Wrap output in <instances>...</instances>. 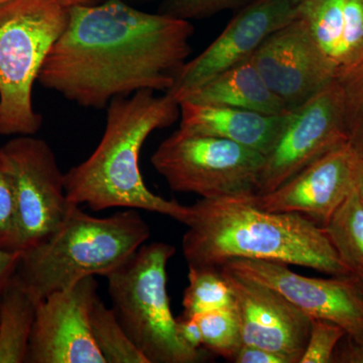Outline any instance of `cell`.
Masks as SVG:
<instances>
[{
	"label": "cell",
	"instance_id": "44dd1931",
	"mask_svg": "<svg viewBox=\"0 0 363 363\" xmlns=\"http://www.w3.org/2000/svg\"><path fill=\"white\" fill-rule=\"evenodd\" d=\"M188 279L183 297L184 317L235 307L233 291L219 267L189 266Z\"/></svg>",
	"mask_w": 363,
	"mask_h": 363
},
{
	"label": "cell",
	"instance_id": "4dcf8cb0",
	"mask_svg": "<svg viewBox=\"0 0 363 363\" xmlns=\"http://www.w3.org/2000/svg\"><path fill=\"white\" fill-rule=\"evenodd\" d=\"M21 252H6L0 250V297L11 279L16 274L20 262Z\"/></svg>",
	"mask_w": 363,
	"mask_h": 363
},
{
	"label": "cell",
	"instance_id": "4fadbf2b",
	"mask_svg": "<svg viewBox=\"0 0 363 363\" xmlns=\"http://www.w3.org/2000/svg\"><path fill=\"white\" fill-rule=\"evenodd\" d=\"M250 59L289 111L336 81L330 65L298 16L271 33Z\"/></svg>",
	"mask_w": 363,
	"mask_h": 363
},
{
	"label": "cell",
	"instance_id": "5b68a950",
	"mask_svg": "<svg viewBox=\"0 0 363 363\" xmlns=\"http://www.w3.org/2000/svg\"><path fill=\"white\" fill-rule=\"evenodd\" d=\"M70 11L59 0L0 2V135H33L42 128L33 87Z\"/></svg>",
	"mask_w": 363,
	"mask_h": 363
},
{
	"label": "cell",
	"instance_id": "cb8c5ba5",
	"mask_svg": "<svg viewBox=\"0 0 363 363\" xmlns=\"http://www.w3.org/2000/svg\"><path fill=\"white\" fill-rule=\"evenodd\" d=\"M338 82L343 93L348 143L363 159V59Z\"/></svg>",
	"mask_w": 363,
	"mask_h": 363
},
{
	"label": "cell",
	"instance_id": "8fae6325",
	"mask_svg": "<svg viewBox=\"0 0 363 363\" xmlns=\"http://www.w3.org/2000/svg\"><path fill=\"white\" fill-rule=\"evenodd\" d=\"M97 289L88 277L38 303L26 362L105 363L91 332Z\"/></svg>",
	"mask_w": 363,
	"mask_h": 363
},
{
	"label": "cell",
	"instance_id": "d6a6232c",
	"mask_svg": "<svg viewBox=\"0 0 363 363\" xmlns=\"http://www.w3.org/2000/svg\"><path fill=\"white\" fill-rule=\"evenodd\" d=\"M7 1V0H0V2ZM63 2L67 6H95V4H101L105 0H59Z\"/></svg>",
	"mask_w": 363,
	"mask_h": 363
},
{
	"label": "cell",
	"instance_id": "9c48e42d",
	"mask_svg": "<svg viewBox=\"0 0 363 363\" xmlns=\"http://www.w3.org/2000/svg\"><path fill=\"white\" fill-rule=\"evenodd\" d=\"M348 143L343 93L334 81L291 111L272 149L264 156L257 194L276 190L319 157Z\"/></svg>",
	"mask_w": 363,
	"mask_h": 363
},
{
	"label": "cell",
	"instance_id": "6da1fadb",
	"mask_svg": "<svg viewBox=\"0 0 363 363\" xmlns=\"http://www.w3.org/2000/svg\"><path fill=\"white\" fill-rule=\"evenodd\" d=\"M194 26L123 0L71 7L38 81L85 108L140 90L171 89L191 55Z\"/></svg>",
	"mask_w": 363,
	"mask_h": 363
},
{
	"label": "cell",
	"instance_id": "52a82bcc",
	"mask_svg": "<svg viewBox=\"0 0 363 363\" xmlns=\"http://www.w3.org/2000/svg\"><path fill=\"white\" fill-rule=\"evenodd\" d=\"M150 161L175 192L218 199L257 194L264 155L223 138L178 130Z\"/></svg>",
	"mask_w": 363,
	"mask_h": 363
},
{
	"label": "cell",
	"instance_id": "d4e9b609",
	"mask_svg": "<svg viewBox=\"0 0 363 363\" xmlns=\"http://www.w3.org/2000/svg\"><path fill=\"white\" fill-rule=\"evenodd\" d=\"M252 0H162L157 13L190 21L211 18L225 11H240Z\"/></svg>",
	"mask_w": 363,
	"mask_h": 363
},
{
	"label": "cell",
	"instance_id": "5bb4252c",
	"mask_svg": "<svg viewBox=\"0 0 363 363\" xmlns=\"http://www.w3.org/2000/svg\"><path fill=\"white\" fill-rule=\"evenodd\" d=\"M240 315L243 344L257 346L288 363H298L307 346L312 318L269 286L223 267Z\"/></svg>",
	"mask_w": 363,
	"mask_h": 363
},
{
	"label": "cell",
	"instance_id": "9a60e30c",
	"mask_svg": "<svg viewBox=\"0 0 363 363\" xmlns=\"http://www.w3.org/2000/svg\"><path fill=\"white\" fill-rule=\"evenodd\" d=\"M359 157L350 143L331 150L276 190L248 196L269 212L296 213L323 227L355 188Z\"/></svg>",
	"mask_w": 363,
	"mask_h": 363
},
{
	"label": "cell",
	"instance_id": "f1b7e54d",
	"mask_svg": "<svg viewBox=\"0 0 363 363\" xmlns=\"http://www.w3.org/2000/svg\"><path fill=\"white\" fill-rule=\"evenodd\" d=\"M235 363H288L285 358L279 357L277 353L272 352L257 346H241L235 357L233 358Z\"/></svg>",
	"mask_w": 363,
	"mask_h": 363
},
{
	"label": "cell",
	"instance_id": "d590c367",
	"mask_svg": "<svg viewBox=\"0 0 363 363\" xmlns=\"http://www.w3.org/2000/svg\"><path fill=\"white\" fill-rule=\"evenodd\" d=\"M360 281V285H362V292H363V277H358Z\"/></svg>",
	"mask_w": 363,
	"mask_h": 363
},
{
	"label": "cell",
	"instance_id": "ba28073f",
	"mask_svg": "<svg viewBox=\"0 0 363 363\" xmlns=\"http://www.w3.org/2000/svg\"><path fill=\"white\" fill-rule=\"evenodd\" d=\"M0 162L13 190L21 252L56 230L74 204L67 198L65 174L42 138L9 140L0 147Z\"/></svg>",
	"mask_w": 363,
	"mask_h": 363
},
{
	"label": "cell",
	"instance_id": "ac0fdd59",
	"mask_svg": "<svg viewBox=\"0 0 363 363\" xmlns=\"http://www.w3.org/2000/svg\"><path fill=\"white\" fill-rule=\"evenodd\" d=\"M184 100L193 104L231 107L272 116L292 111H289L269 89L252 59L215 76L189 93L181 101Z\"/></svg>",
	"mask_w": 363,
	"mask_h": 363
},
{
	"label": "cell",
	"instance_id": "f546056e",
	"mask_svg": "<svg viewBox=\"0 0 363 363\" xmlns=\"http://www.w3.org/2000/svg\"><path fill=\"white\" fill-rule=\"evenodd\" d=\"M334 352L332 363H363V343L345 336Z\"/></svg>",
	"mask_w": 363,
	"mask_h": 363
},
{
	"label": "cell",
	"instance_id": "4316f807",
	"mask_svg": "<svg viewBox=\"0 0 363 363\" xmlns=\"http://www.w3.org/2000/svg\"><path fill=\"white\" fill-rule=\"evenodd\" d=\"M0 250H18V215L11 181L0 162Z\"/></svg>",
	"mask_w": 363,
	"mask_h": 363
},
{
	"label": "cell",
	"instance_id": "e0dca14e",
	"mask_svg": "<svg viewBox=\"0 0 363 363\" xmlns=\"http://www.w3.org/2000/svg\"><path fill=\"white\" fill-rule=\"evenodd\" d=\"M291 111L278 116L180 102L179 130L190 135L213 136L245 145L266 156L285 128Z\"/></svg>",
	"mask_w": 363,
	"mask_h": 363
},
{
	"label": "cell",
	"instance_id": "e575fe53",
	"mask_svg": "<svg viewBox=\"0 0 363 363\" xmlns=\"http://www.w3.org/2000/svg\"><path fill=\"white\" fill-rule=\"evenodd\" d=\"M293 2V4H295L296 6H300V4H304V2L307 1V0H291Z\"/></svg>",
	"mask_w": 363,
	"mask_h": 363
},
{
	"label": "cell",
	"instance_id": "1f68e13d",
	"mask_svg": "<svg viewBox=\"0 0 363 363\" xmlns=\"http://www.w3.org/2000/svg\"><path fill=\"white\" fill-rule=\"evenodd\" d=\"M355 191H357L360 201L363 203V159L358 162L357 179H355Z\"/></svg>",
	"mask_w": 363,
	"mask_h": 363
},
{
	"label": "cell",
	"instance_id": "3957f363",
	"mask_svg": "<svg viewBox=\"0 0 363 363\" xmlns=\"http://www.w3.org/2000/svg\"><path fill=\"white\" fill-rule=\"evenodd\" d=\"M180 116V104L168 93L140 90L116 97L107 106L99 145L86 161L65 174L67 198L93 211L114 207L142 209L185 220L188 207L154 194L140 169L143 143L155 130L169 128Z\"/></svg>",
	"mask_w": 363,
	"mask_h": 363
},
{
	"label": "cell",
	"instance_id": "7a4b0ae2",
	"mask_svg": "<svg viewBox=\"0 0 363 363\" xmlns=\"http://www.w3.org/2000/svg\"><path fill=\"white\" fill-rule=\"evenodd\" d=\"M187 207L182 247L188 266L219 267L242 259L295 264L332 277L353 274L323 227L303 215L259 209L248 196L202 198Z\"/></svg>",
	"mask_w": 363,
	"mask_h": 363
},
{
	"label": "cell",
	"instance_id": "484cf974",
	"mask_svg": "<svg viewBox=\"0 0 363 363\" xmlns=\"http://www.w3.org/2000/svg\"><path fill=\"white\" fill-rule=\"evenodd\" d=\"M345 336V330L339 325L312 319L307 346L298 363H332L334 352Z\"/></svg>",
	"mask_w": 363,
	"mask_h": 363
},
{
	"label": "cell",
	"instance_id": "277c9868",
	"mask_svg": "<svg viewBox=\"0 0 363 363\" xmlns=\"http://www.w3.org/2000/svg\"><path fill=\"white\" fill-rule=\"evenodd\" d=\"M150 235V226L135 209L100 218L74 204L56 230L21 252L16 274L39 303L88 277H106Z\"/></svg>",
	"mask_w": 363,
	"mask_h": 363
},
{
	"label": "cell",
	"instance_id": "ffe728a7",
	"mask_svg": "<svg viewBox=\"0 0 363 363\" xmlns=\"http://www.w3.org/2000/svg\"><path fill=\"white\" fill-rule=\"evenodd\" d=\"M323 229L344 264L363 277V203L355 188Z\"/></svg>",
	"mask_w": 363,
	"mask_h": 363
},
{
	"label": "cell",
	"instance_id": "d6986e66",
	"mask_svg": "<svg viewBox=\"0 0 363 363\" xmlns=\"http://www.w3.org/2000/svg\"><path fill=\"white\" fill-rule=\"evenodd\" d=\"M37 305L14 274L0 297V363L26 362Z\"/></svg>",
	"mask_w": 363,
	"mask_h": 363
},
{
	"label": "cell",
	"instance_id": "83f0119b",
	"mask_svg": "<svg viewBox=\"0 0 363 363\" xmlns=\"http://www.w3.org/2000/svg\"><path fill=\"white\" fill-rule=\"evenodd\" d=\"M177 333L187 347L200 351L203 346L202 332L196 318L182 316L177 319Z\"/></svg>",
	"mask_w": 363,
	"mask_h": 363
},
{
	"label": "cell",
	"instance_id": "603a6c76",
	"mask_svg": "<svg viewBox=\"0 0 363 363\" xmlns=\"http://www.w3.org/2000/svg\"><path fill=\"white\" fill-rule=\"evenodd\" d=\"M194 318L201 328L203 346L219 357L233 360L243 345L240 315L236 306Z\"/></svg>",
	"mask_w": 363,
	"mask_h": 363
},
{
	"label": "cell",
	"instance_id": "8992f818",
	"mask_svg": "<svg viewBox=\"0 0 363 363\" xmlns=\"http://www.w3.org/2000/svg\"><path fill=\"white\" fill-rule=\"evenodd\" d=\"M174 255L168 243L143 245L106 276L112 309L150 363H194L201 357L177 333L167 292V266Z\"/></svg>",
	"mask_w": 363,
	"mask_h": 363
},
{
	"label": "cell",
	"instance_id": "30bf717a",
	"mask_svg": "<svg viewBox=\"0 0 363 363\" xmlns=\"http://www.w3.org/2000/svg\"><path fill=\"white\" fill-rule=\"evenodd\" d=\"M220 267L269 286L312 319L333 322L346 336L363 343V292L355 274L310 278L269 260L233 259Z\"/></svg>",
	"mask_w": 363,
	"mask_h": 363
},
{
	"label": "cell",
	"instance_id": "7c38bea8",
	"mask_svg": "<svg viewBox=\"0 0 363 363\" xmlns=\"http://www.w3.org/2000/svg\"><path fill=\"white\" fill-rule=\"evenodd\" d=\"M298 13L291 0H252L236 11L211 45L186 62L166 93L180 102L215 76L252 58L271 33L295 20Z\"/></svg>",
	"mask_w": 363,
	"mask_h": 363
},
{
	"label": "cell",
	"instance_id": "836d02e7",
	"mask_svg": "<svg viewBox=\"0 0 363 363\" xmlns=\"http://www.w3.org/2000/svg\"><path fill=\"white\" fill-rule=\"evenodd\" d=\"M123 1L128 2L131 6H135L138 4H143V2H147V0H123Z\"/></svg>",
	"mask_w": 363,
	"mask_h": 363
},
{
	"label": "cell",
	"instance_id": "7402d4cb",
	"mask_svg": "<svg viewBox=\"0 0 363 363\" xmlns=\"http://www.w3.org/2000/svg\"><path fill=\"white\" fill-rule=\"evenodd\" d=\"M91 332L105 363H150L128 335L113 309L98 298L90 315Z\"/></svg>",
	"mask_w": 363,
	"mask_h": 363
},
{
	"label": "cell",
	"instance_id": "2e32d148",
	"mask_svg": "<svg viewBox=\"0 0 363 363\" xmlns=\"http://www.w3.org/2000/svg\"><path fill=\"white\" fill-rule=\"evenodd\" d=\"M336 81L363 59V0H307L298 6Z\"/></svg>",
	"mask_w": 363,
	"mask_h": 363
}]
</instances>
